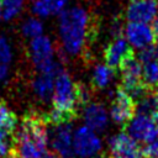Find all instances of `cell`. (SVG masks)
I'll return each mask as SVG.
<instances>
[{"label": "cell", "instance_id": "6da1fadb", "mask_svg": "<svg viewBox=\"0 0 158 158\" xmlns=\"http://www.w3.org/2000/svg\"><path fill=\"white\" fill-rule=\"evenodd\" d=\"M58 35L60 48L69 56L83 53L90 37V16L83 6H72L59 14Z\"/></svg>", "mask_w": 158, "mask_h": 158}, {"label": "cell", "instance_id": "7a4b0ae2", "mask_svg": "<svg viewBox=\"0 0 158 158\" xmlns=\"http://www.w3.org/2000/svg\"><path fill=\"white\" fill-rule=\"evenodd\" d=\"M48 131L43 116L26 115L14 136V158H42L48 151Z\"/></svg>", "mask_w": 158, "mask_h": 158}, {"label": "cell", "instance_id": "3957f363", "mask_svg": "<svg viewBox=\"0 0 158 158\" xmlns=\"http://www.w3.org/2000/svg\"><path fill=\"white\" fill-rule=\"evenodd\" d=\"M28 57L38 73L57 75L63 70V63L58 60L57 52L49 37L41 35L31 38L27 47Z\"/></svg>", "mask_w": 158, "mask_h": 158}, {"label": "cell", "instance_id": "277c9868", "mask_svg": "<svg viewBox=\"0 0 158 158\" xmlns=\"http://www.w3.org/2000/svg\"><path fill=\"white\" fill-rule=\"evenodd\" d=\"M52 105L54 109L73 116H75V110L79 106L77 96V83H74L69 73H67L64 69L56 75Z\"/></svg>", "mask_w": 158, "mask_h": 158}, {"label": "cell", "instance_id": "5b68a950", "mask_svg": "<svg viewBox=\"0 0 158 158\" xmlns=\"http://www.w3.org/2000/svg\"><path fill=\"white\" fill-rule=\"evenodd\" d=\"M73 149L77 158H100L104 144L99 133L84 125L74 130Z\"/></svg>", "mask_w": 158, "mask_h": 158}, {"label": "cell", "instance_id": "8992f818", "mask_svg": "<svg viewBox=\"0 0 158 158\" xmlns=\"http://www.w3.org/2000/svg\"><path fill=\"white\" fill-rule=\"evenodd\" d=\"M48 141L51 143L52 151L58 156V158H74L73 149V126L72 121L62 122L58 125H47Z\"/></svg>", "mask_w": 158, "mask_h": 158}, {"label": "cell", "instance_id": "52a82bcc", "mask_svg": "<svg viewBox=\"0 0 158 158\" xmlns=\"http://www.w3.org/2000/svg\"><path fill=\"white\" fill-rule=\"evenodd\" d=\"M135 101L122 88L112 91V100L110 104L109 114L114 123L125 126L135 115Z\"/></svg>", "mask_w": 158, "mask_h": 158}, {"label": "cell", "instance_id": "ba28073f", "mask_svg": "<svg viewBox=\"0 0 158 158\" xmlns=\"http://www.w3.org/2000/svg\"><path fill=\"white\" fill-rule=\"evenodd\" d=\"M112 158H143V149L127 132H117L107 141Z\"/></svg>", "mask_w": 158, "mask_h": 158}, {"label": "cell", "instance_id": "9c48e42d", "mask_svg": "<svg viewBox=\"0 0 158 158\" xmlns=\"http://www.w3.org/2000/svg\"><path fill=\"white\" fill-rule=\"evenodd\" d=\"M123 37L133 49H143L153 44L156 40L153 26L143 22H127L123 27Z\"/></svg>", "mask_w": 158, "mask_h": 158}, {"label": "cell", "instance_id": "30bf717a", "mask_svg": "<svg viewBox=\"0 0 158 158\" xmlns=\"http://www.w3.org/2000/svg\"><path fill=\"white\" fill-rule=\"evenodd\" d=\"M84 125L94 130L98 133H102L109 127L110 114L104 104L98 101H90L83 107Z\"/></svg>", "mask_w": 158, "mask_h": 158}, {"label": "cell", "instance_id": "8fae6325", "mask_svg": "<svg viewBox=\"0 0 158 158\" xmlns=\"http://www.w3.org/2000/svg\"><path fill=\"white\" fill-rule=\"evenodd\" d=\"M157 15V0H130L125 11V16L130 22L151 23Z\"/></svg>", "mask_w": 158, "mask_h": 158}, {"label": "cell", "instance_id": "7c38bea8", "mask_svg": "<svg viewBox=\"0 0 158 158\" xmlns=\"http://www.w3.org/2000/svg\"><path fill=\"white\" fill-rule=\"evenodd\" d=\"M126 132L137 142H146L158 130V123L152 116L143 114H135L125 125Z\"/></svg>", "mask_w": 158, "mask_h": 158}, {"label": "cell", "instance_id": "4fadbf2b", "mask_svg": "<svg viewBox=\"0 0 158 158\" xmlns=\"http://www.w3.org/2000/svg\"><path fill=\"white\" fill-rule=\"evenodd\" d=\"M132 53V47L128 44L123 36L115 37L107 43L104 49L105 63L112 68H120L122 62Z\"/></svg>", "mask_w": 158, "mask_h": 158}, {"label": "cell", "instance_id": "5bb4252c", "mask_svg": "<svg viewBox=\"0 0 158 158\" xmlns=\"http://www.w3.org/2000/svg\"><path fill=\"white\" fill-rule=\"evenodd\" d=\"M121 69V88L127 89L130 86L143 83L142 79V63L137 57L131 53L120 65Z\"/></svg>", "mask_w": 158, "mask_h": 158}, {"label": "cell", "instance_id": "9a60e30c", "mask_svg": "<svg viewBox=\"0 0 158 158\" xmlns=\"http://www.w3.org/2000/svg\"><path fill=\"white\" fill-rule=\"evenodd\" d=\"M54 75L38 73L32 80V91L33 94L42 101L48 102L52 101V95L54 90Z\"/></svg>", "mask_w": 158, "mask_h": 158}, {"label": "cell", "instance_id": "2e32d148", "mask_svg": "<svg viewBox=\"0 0 158 158\" xmlns=\"http://www.w3.org/2000/svg\"><path fill=\"white\" fill-rule=\"evenodd\" d=\"M116 72L115 68L106 63H96L91 72V85L95 89L104 90L107 89L115 80Z\"/></svg>", "mask_w": 158, "mask_h": 158}, {"label": "cell", "instance_id": "e0dca14e", "mask_svg": "<svg viewBox=\"0 0 158 158\" xmlns=\"http://www.w3.org/2000/svg\"><path fill=\"white\" fill-rule=\"evenodd\" d=\"M17 128V117L7 104L0 100V132L12 135Z\"/></svg>", "mask_w": 158, "mask_h": 158}, {"label": "cell", "instance_id": "ac0fdd59", "mask_svg": "<svg viewBox=\"0 0 158 158\" xmlns=\"http://www.w3.org/2000/svg\"><path fill=\"white\" fill-rule=\"evenodd\" d=\"M142 79L148 88L158 84V62L156 58L142 64Z\"/></svg>", "mask_w": 158, "mask_h": 158}, {"label": "cell", "instance_id": "d6986e66", "mask_svg": "<svg viewBox=\"0 0 158 158\" xmlns=\"http://www.w3.org/2000/svg\"><path fill=\"white\" fill-rule=\"evenodd\" d=\"M135 109L137 114H143L153 117L158 112V106H157L154 95L148 93L146 96H143L142 99L135 102Z\"/></svg>", "mask_w": 158, "mask_h": 158}, {"label": "cell", "instance_id": "ffe728a7", "mask_svg": "<svg viewBox=\"0 0 158 158\" xmlns=\"http://www.w3.org/2000/svg\"><path fill=\"white\" fill-rule=\"evenodd\" d=\"M23 7V0H4L0 4L1 19L5 21L16 17Z\"/></svg>", "mask_w": 158, "mask_h": 158}, {"label": "cell", "instance_id": "44dd1931", "mask_svg": "<svg viewBox=\"0 0 158 158\" xmlns=\"http://www.w3.org/2000/svg\"><path fill=\"white\" fill-rule=\"evenodd\" d=\"M21 32L25 37H27L30 40L38 37V36L43 35V23L36 17H30L22 23Z\"/></svg>", "mask_w": 158, "mask_h": 158}, {"label": "cell", "instance_id": "7402d4cb", "mask_svg": "<svg viewBox=\"0 0 158 158\" xmlns=\"http://www.w3.org/2000/svg\"><path fill=\"white\" fill-rule=\"evenodd\" d=\"M14 158V136L0 132V158Z\"/></svg>", "mask_w": 158, "mask_h": 158}, {"label": "cell", "instance_id": "603a6c76", "mask_svg": "<svg viewBox=\"0 0 158 158\" xmlns=\"http://www.w3.org/2000/svg\"><path fill=\"white\" fill-rule=\"evenodd\" d=\"M12 60V51L11 46L5 37V35L0 33V64H10Z\"/></svg>", "mask_w": 158, "mask_h": 158}, {"label": "cell", "instance_id": "cb8c5ba5", "mask_svg": "<svg viewBox=\"0 0 158 158\" xmlns=\"http://www.w3.org/2000/svg\"><path fill=\"white\" fill-rule=\"evenodd\" d=\"M143 153L148 158H158V130L144 142Z\"/></svg>", "mask_w": 158, "mask_h": 158}, {"label": "cell", "instance_id": "d4e9b609", "mask_svg": "<svg viewBox=\"0 0 158 158\" xmlns=\"http://www.w3.org/2000/svg\"><path fill=\"white\" fill-rule=\"evenodd\" d=\"M77 96H78V105L79 106H85L91 101V91L89 86L78 83L77 84Z\"/></svg>", "mask_w": 158, "mask_h": 158}, {"label": "cell", "instance_id": "484cf974", "mask_svg": "<svg viewBox=\"0 0 158 158\" xmlns=\"http://www.w3.org/2000/svg\"><path fill=\"white\" fill-rule=\"evenodd\" d=\"M69 0H43L51 15H59L64 9H67V4Z\"/></svg>", "mask_w": 158, "mask_h": 158}, {"label": "cell", "instance_id": "4316f807", "mask_svg": "<svg viewBox=\"0 0 158 158\" xmlns=\"http://www.w3.org/2000/svg\"><path fill=\"white\" fill-rule=\"evenodd\" d=\"M32 12L38 16V17H48L51 14H49V10L47 9L46 4L43 2V0H35L33 4H32Z\"/></svg>", "mask_w": 158, "mask_h": 158}, {"label": "cell", "instance_id": "83f0119b", "mask_svg": "<svg viewBox=\"0 0 158 158\" xmlns=\"http://www.w3.org/2000/svg\"><path fill=\"white\" fill-rule=\"evenodd\" d=\"M136 57H137V59L142 64L146 63V62H148V60H152V59H154V48L152 46H149V47H146L143 49H139L137 52Z\"/></svg>", "mask_w": 158, "mask_h": 158}, {"label": "cell", "instance_id": "f1b7e54d", "mask_svg": "<svg viewBox=\"0 0 158 158\" xmlns=\"http://www.w3.org/2000/svg\"><path fill=\"white\" fill-rule=\"evenodd\" d=\"M9 73H10L9 64H0V83L5 81L9 78Z\"/></svg>", "mask_w": 158, "mask_h": 158}, {"label": "cell", "instance_id": "f546056e", "mask_svg": "<svg viewBox=\"0 0 158 158\" xmlns=\"http://www.w3.org/2000/svg\"><path fill=\"white\" fill-rule=\"evenodd\" d=\"M153 30H154V35H156V38H158V20L154 21V25H153Z\"/></svg>", "mask_w": 158, "mask_h": 158}, {"label": "cell", "instance_id": "4dcf8cb0", "mask_svg": "<svg viewBox=\"0 0 158 158\" xmlns=\"http://www.w3.org/2000/svg\"><path fill=\"white\" fill-rule=\"evenodd\" d=\"M154 88H156V89H154L153 95H154V99H156V102H157V106H158V84H157Z\"/></svg>", "mask_w": 158, "mask_h": 158}, {"label": "cell", "instance_id": "1f68e13d", "mask_svg": "<svg viewBox=\"0 0 158 158\" xmlns=\"http://www.w3.org/2000/svg\"><path fill=\"white\" fill-rule=\"evenodd\" d=\"M153 48H154V58L158 62V44H156V47H153Z\"/></svg>", "mask_w": 158, "mask_h": 158}, {"label": "cell", "instance_id": "d6a6232c", "mask_svg": "<svg viewBox=\"0 0 158 158\" xmlns=\"http://www.w3.org/2000/svg\"><path fill=\"white\" fill-rule=\"evenodd\" d=\"M157 10H158V0H157Z\"/></svg>", "mask_w": 158, "mask_h": 158}, {"label": "cell", "instance_id": "836d02e7", "mask_svg": "<svg viewBox=\"0 0 158 158\" xmlns=\"http://www.w3.org/2000/svg\"><path fill=\"white\" fill-rule=\"evenodd\" d=\"M0 19H1V10H0Z\"/></svg>", "mask_w": 158, "mask_h": 158}, {"label": "cell", "instance_id": "e575fe53", "mask_svg": "<svg viewBox=\"0 0 158 158\" xmlns=\"http://www.w3.org/2000/svg\"><path fill=\"white\" fill-rule=\"evenodd\" d=\"M2 1H4V0H0V4H1V2H2Z\"/></svg>", "mask_w": 158, "mask_h": 158}]
</instances>
